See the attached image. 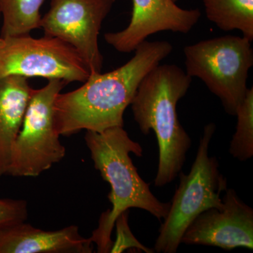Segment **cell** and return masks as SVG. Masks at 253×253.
I'll list each match as a JSON object with an SVG mask.
<instances>
[{"label": "cell", "instance_id": "19", "mask_svg": "<svg viewBox=\"0 0 253 253\" xmlns=\"http://www.w3.org/2000/svg\"><path fill=\"white\" fill-rule=\"evenodd\" d=\"M0 19H1V14H0Z\"/></svg>", "mask_w": 253, "mask_h": 253}, {"label": "cell", "instance_id": "3", "mask_svg": "<svg viewBox=\"0 0 253 253\" xmlns=\"http://www.w3.org/2000/svg\"><path fill=\"white\" fill-rule=\"evenodd\" d=\"M192 78L174 64L158 65L141 82L131 103L134 121L144 134L157 138L159 161L155 186L172 182L181 172L191 139L178 119L176 105Z\"/></svg>", "mask_w": 253, "mask_h": 253}, {"label": "cell", "instance_id": "15", "mask_svg": "<svg viewBox=\"0 0 253 253\" xmlns=\"http://www.w3.org/2000/svg\"><path fill=\"white\" fill-rule=\"evenodd\" d=\"M237 125L229 146V153L241 162L253 156V87L248 89L246 97L236 111Z\"/></svg>", "mask_w": 253, "mask_h": 253}, {"label": "cell", "instance_id": "4", "mask_svg": "<svg viewBox=\"0 0 253 253\" xmlns=\"http://www.w3.org/2000/svg\"><path fill=\"white\" fill-rule=\"evenodd\" d=\"M215 129L213 123L205 126L191 171L188 174L179 173L180 182L160 228L155 252L175 253L186 229L196 217L209 208L223 206L221 195L228 188L227 181L219 171L217 158L208 155Z\"/></svg>", "mask_w": 253, "mask_h": 253}, {"label": "cell", "instance_id": "9", "mask_svg": "<svg viewBox=\"0 0 253 253\" xmlns=\"http://www.w3.org/2000/svg\"><path fill=\"white\" fill-rule=\"evenodd\" d=\"M221 208H211L196 217L181 237V244L214 246L226 251L253 249V210L236 191L226 189Z\"/></svg>", "mask_w": 253, "mask_h": 253}, {"label": "cell", "instance_id": "17", "mask_svg": "<svg viewBox=\"0 0 253 253\" xmlns=\"http://www.w3.org/2000/svg\"><path fill=\"white\" fill-rule=\"evenodd\" d=\"M127 212L123 213L116 223L118 227L117 242L113 243L111 253H121L128 248H134L146 253H154V250L145 247L131 234L127 224Z\"/></svg>", "mask_w": 253, "mask_h": 253}, {"label": "cell", "instance_id": "1", "mask_svg": "<svg viewBox=\"0 0 253 253\" xmlns=\"http://www.w3.org/2000/svg\"><path fill=\"white\" fill-rule=\"evenodd\" d=\"M167 41H145L126 64L111 72L91 73L84 84L60 92L54 104L55 125L60 135L80 131L101 132L123 126V115L145 76L171 54Z\"/></svg>", "mask_w": 253, "mask_h": 253}, {"label": "cell", "instance_id": "8", "mask_svg": "<svg viewBox=\"0 0 253 253\" xmlns=\"http://www.w3.org/2000/svg\"><path fill=\"white\" fill-rule=\"evenodd\" d=\"M116 0H51L41 19L44 36L59 38L77 51L89 73H101L99 46L103 22Z\"/></svg>", "mask_w": 253, "mask_h": 253}, {"label": "cell", "instance_id": "18", "mask_svg": "<svg viewBox=\"0 0 253 253\" xmlns=\"http://www.w3.org/2000/svg\"><path fill=\"white\" fill-rule=\"evenodd\" d=\"M173 1H174V2H176V1H177V0H172Z\"/></svg>", "mask_w": 253, "mask_h": 253}, {"label": "cell", "instance_id": "6", "mask_svg": "<svg viewBox=\"0 0 253 253\" xmlns=\"http://www.w3.org/2000/svg\"><path fill=\"white\" fill-rule=\"evenodd\" d=\"M48 81L44 87L32 91L22 126L13 145L9 175L37 177L66 156L55 125L54 104L68 83L59 79Z\"/></svg>", "mask_w": 253, "mask_h": 253}, {"label": "cell", "instance_id": "12", "mask_svg": "<svg viewBox=\"0 0 253 253\" xmlns=\"http://www.w3.org/2000/svg\"><path fill=\"white\" fill-rule=\"evenodd\" d=\"M33 88L28 78L9 76L0 80V179L6 175Z\"/></svg>", "mask_w": 253, "mask_h": 253}, {"label": "cell", "instance_id": "14", "mask_svg": "<svg viewBox=\"0 0 253 253\" xmlns=\"http://www.w3.org/2000/svg\"><path fill=\"white\" fill-rule=\"evenodd\" d=\"M44 0H0L2 26L0 37L29 35L41 27V9Z\"/></svg>", "mask_w": 253, "mask_h": 253}, {"label": "cell", "instance_id": "2", "mask_svg": "<svg viewBox=\"0 0 253 253\" xmlns=\"http://www.w3.org/2000/svg\"><path fill=\"white\" fill-rule=\"evenodd\" d=\"M84 140L95 169L111 186L108 198L112 204V208L101 216L90 239L97 246L98 253H111V234L123 213L129 208H139L161 220L168 215L170 203L160 201L139 176L129 154L141 157L142 148L130 139L123 126H113L101 132L86 131Z\"/></svg>", "mask_w": 253, "mask_h": 253}, {"label": "cell", "instance_id": "10", "mask_svg": "<svg viewBox=\"0 0 253 253\" xmlns=\"http://www.w3.org/2000/svg\"><path fill=\"white\" fill-rule=\"evenodd\" d=\"M127 27L104 35L105 41L121 53L134 51L148 37L161 31L188 33L199 22V9H183L172 0H131Z\"/></svg>", "mask_w": 253, "mask_h": 253}, {"label": "cell", "instance_id": "13", "mask_svg": "<svg viewBox=\"0 0 253 253\" xmlns=\"http://www.w3.org/2000/svg\"><path fill=\"white\" fill-rule=\"evenodd\" d=\"M206 16L224 31L237 30L253 41V0H203Z\"/></svg>", "mask_w": 253, "mask_h": 253}, {"label": "cell", "instance_id": "11", "mask_svg": "<svg viewBox=\"0 0 253 253\" xmlns=\"http://www.w3.org/2000/svg\"><path fill=\"white\" fill-rule=\"evenodd\" d=\"M93 244L76 225L44 231L25 221L0 228V253H91Z\"/></svg>", "mask_w": 253, "mask_h": 253}, {"label": "cell", "instance_id": "16", "mask_svg": "<svg viewBox=\"0 0 253 253\" xmlns=\"http://www.w3.org/2000/svg\"><path fill=\"white\" fill-rule=\"evenodd\" d=\"M27 202L21 199H0V228L28 219Z\"/></svg>", "mask_w": 253, "mask_h": 253}, {"label": "cell", "instance_id": "5", "mask_svg": "<svg viewBox=\"0 0 253 253\" xmlns=\"http://www.w3.org/2000/svg\"><path fill=\"white\" fill-rule=\"evenodd\" d=\"M186 73L200 78L220 99L228 114L236 111L249 88L253 65L251 42L244 37L225 36L200 41L184 48Z\"/></svg>", "mask_w": 253, "mask_h": 253}, {"label": "cell", "instance_id": "7", "mask_svg": "<svg viewBox=\"0 0 253 253\" xmlns=\"http://www.w3.org/2000/svg\"><path fill=\"white\" fill-rule=\"evenodd\" d=\"M89 74L77 51L59 38L0 37V80L20 76L84 83Z\"/></svg>", "mask_w": 253, "mask_h": 253}]
</instances>
